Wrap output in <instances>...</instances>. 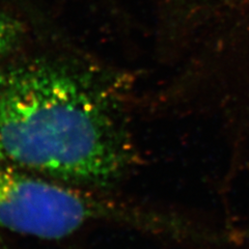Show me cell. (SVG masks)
<instances>
[{"mask_svg": "<svg viewBox=\"0 0 249 249\" xmlns=\"http://www.w3.org/2000/svg\"><path fill=\"white\" fill-rule=\"evenodd\" d=\"M91 189L0 164V231L46 240L73 235L110 215Z\"/></svg>", "mask_w": 249, "mask_h": 249, "instance_id": "2", "label": "cell"}, {"mask_svg": "<svg viewBox=\"0 0 249 249\" xmlns=\"http://www.w3.org/2000/svg\"><path fill=\"white\" fill-rule=\"evenodd\" d=\"M124 82L55 61L0 66V164L100 189L135 162Z\"/></svg>", "mask_w": 249, "mask_h": 249, "instance_id": "1", "label": "cell"}, {"mask_svg": "<svg viewBox=\"0 0 249 249\" xmlns=\"http://www.w3.org/2000/svg\"><path fill=\"white\" fill-rule=\"evenodd\" d=\"M174 1L181 4L183 9H194V5H200L208 0H174Z\"/></svg>", "mask_w": 249, "mask_h": 249, "instance_id": "4", "label": "cell"}, {"mask_svg": "<svg viewBox=\"0 0 249 249\" xmlns=\"http://www.w3.org/2000/svg\"><path fill=\"white\" fill-rule=\"evenodd\" d=\"M19 36L20 29L17 22L0 15V59L14 48Z\"/></svg>", "mask_w": 249, "mask_h": 249, "instance_id": "3", "label": "cell"}]
</instances>
